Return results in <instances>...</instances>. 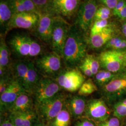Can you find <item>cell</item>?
I'll return each instance as SVG.
<instances>
[{
    "instance_id": "40",
    "label": "cell",
    "mask_w": 126,
    "mask_h": 126,
    "mask_svg": "<svg viewBox=\"0 0 126 126\" xmlns=\"http://www.w3.org/2000/svg\"><path fill=\"white\" fill-rule=\"evenodd\" d=\"M0 126H14V125L9 120L4 121L1 124Z\"/></svg>"
},
{
    "instance_id": "42",
    "label": "cell",
    "mask_w": 126,
    "mask_h": 126,
    "mask_svg": "<svg viewBox=\"0 0 126 126\" xmlns=\"http://www.w3.org/2000/svg\"><path fill=\"white\" fill-rule=\"evenodd\" d=\"M34 126H47L46 125H45L44 123H36V124H35Z\"/></svg>"
},
{
    "instance_id": "33",
    "label": "cell",
    "mask_w": 126,
    "mask_h": 126,
    "mask_svg": "<svg viewBox=\"0 0 126 126\" xmlns=\"http://www.w3.org/2000/svg\"><path fill=\"white\" fill-rule=\"evenodd\" d=\"M99 126H121L120 119L114 117L99 123Z\"/></svg>"
},
{
    "instance_id": "23",
    "label": "cell",
    "mask_w": 126,
    "mask_h": 126,
    "mask_svg": "<svg viewBox=\"0 0 126 126\" xmlns=\"http://www.w3.org/2000/svg\"><path fill=\"white\" fill-rule=\"evenodd\" d=\"M115 75L106 70L99 71L95 75V81L99 86H103L111 81Z\"/></svg>"
},
{
    "instance_id": "6",
    "label": "cell",
    "mask_w": 126,
    "mask_h": 126,
    "mask_svg": "<svg viewBox=\"0 0 126 126\" xmlns=\"http://www.w3.org/2000/svg\"><path fill=\"white\" fill-rule=\"evenodd\" d=\"M61 87L56 81L48 78L41 79L33 92L35 103L37 105L58 94Z\"/></svg>"
},
{
    "instance_id": "13",
    "label": "cell",
    "mask_w": 126,
    "mask_h": 126,
    "mask_svg": "<svg viewBox=\"0 0 126 126\" xmlns=\"http://www.w3.org/2000/svg\"><path fill=\"white\" fill-rule=\"evenodd\" d=\"M95 0H87L81 4L79 10L77 23L83 32H86L90 27L97 10Z\"/></svg>"
},
{
    "instance_id": "39",
    "label": "cell",
    "mask_w": 126,
    "mask_h": 126,
    "mask_svg": "<svg viewBox=\"0 0 126 126\" xmlns=\"http://www.w3.org/2000/svg\"><path fill=\"white\" fill-rule=\"evenodd\" d=\"M117 16L122 20L126 19V5L118 14Z\"/></svg>"
},
{
    "instance_id": "36",
    "label": "cell",
    "mask_w": 126,
    "mask_h": 126,
    "mask_svg": "<svg viewBox=\"0 0 126 126\" xmlns=\"http://www.w3.org/2000/svg\"><path fill=\"white\" fill-rule=\"evenodd\" d=\"M96 13L110 16L111 14V9H110L106 6L101 7L99 9H97Z\"/></svg>"
},
{
    "instance_id": "11",
    "label": "cell",
    "mask_w": 126,
    "mask_h": 126,
    "mask_svg": "<svg viewBox=\"0 0 126 126\" xmlns=\"http://www.w3.org/2000/svg\"><path fill=\"white\" fill-rule=\"evenodd\" d=\"M39 15L33 12L14 14L7 25L8 30L15 28L31 30L37 25Z\"/></svg>"
},
{
    "instance_id": "32",
    "label": "cell",
    "mask_w": 126,
    "mask_h": 126,
    "mask_svg": "<svg viewBox=\"0 0 126 126\" xmlns=\"http://www.w3.org/2000/svg\"><path fill=\"white\" fill-rule=\"evenodd\" d=\"M79 67L82 73L86 76L91 77L94 76L90 66L85 59H84Z\"/></svg>"
},
{
    "instance_id": "18",
    "label": "cell",
    "mask_w": 126,
    "mask_h": 126,
    "mask_svg": "<svg viewBox=\"0 0 126 126\" xmlns=\"http://www.w3.org/2000/svg\"><path fill=\"white\" fill-rule=\"evenodd\" d=\"M33 101L29 94L23 93L19 95L9 110L10 113L24 112L32 110Z\"/></svg>"
},
{
    "instance_id": "43",
    "label": "cell",
    "mask_w": 126,
    "mask_h": 126,
    "mask_svg": "<svg viewBox=\"0 0 126 126\" xmlns=\"http://www.w3.org/2000/svg\"><path fill=\"white\" fill-rule=\"evenodd\" d=\"M126 126V121L124 122V123L123 124V126Z\"/></svg>"
},
{
    "instance_id": "7",
    "label": "cell",
    "mask_w": 126,
    "mask_h": 126,
    "mask_svg": "<svg viewBox=\"0 0 126 126\" xmlns=\"http://www.w3.org/2000/svg\"><path fill=\"white\" fill-rule=\"evenodd\" d=\"M104 96L109 100H122L126 98V73L115 75L108 83L103 86Z\"/></svg>"
},
{
    "instance_id": "28",
    "label": "cell",
    "mask_w": 126,
    "mask_h": 126,
    "mask_svg": "<svg viewBox=\"0 0 126 126\" xmlns=\"http://www.w3.org/2000/svg\"><path fill=\"white\" fill-rule=\"evenodd\" d=\"M85 59L88 63L94 76L99 71L100 65L99 59L93 55L88 54H87Z\"/></svg>"
},
{
    "instance_id": "34",
    "label": "cell",
    "mask_w": 126,
    "mask_h": 126,
    "mask_svg": "<svg viewBox=\"0 0 126 126\" xmlns=\"http://www.w3.org/2000/svg\"><path fill=\"white\" fill-rule=\"evenodd\" d=\"M126 5V0H119L115 8L113 9V13L114 16H117L118 14L122 10V9Z\"/></svg>"
},
{
    "instance_id": "4",
    "label": "cell",
    "mask_w": 126,
    "mask_h": 126,
    "mask_svg": "<svg viewBox=\"0 0 126 126\" xmlns=\"http://www.w3.org/2000/svg\"><path fill=\"white\" fill-rule=\"evenodd\" d=\"M56 79L61 88L70 92L78 91L85 81V77L76 68L61 71Z\"/></svg>"
},
{
    "instance_id": "2",
    "label": "cell",
    "mask_w": 126,
    "mask_h": 126,
    "mask_svg": "<svg viewBox=\"0 0 126 126\" xmlns=\"http://www.w3.org/2000/svg\"><path fill=\"white\" fill-rule=\"evenodd\" d=\"M9 44L15 54L20 57L34 58L42 52L40 44L27 35H16L9 40Z\"/></svg>"
},
{
    "instance_id": "19",
    "label": "cell",
    "mask_w": 126,
    "mask_h": 126,
    "mask_svg": "<svg viewBox=\"0 0 126 126\" xmlns=\"http://www.w3.org/2000/svg\"><path fill=\"white\" fill-rule=\"evenodd\" d=\"M113 31L109 26L102 32L90 36V42L92 47L95 49H99L106 45L109 41L113 37Z\"/></svg>"
},
{
    "instance_id": "24",
    "label": "cell",
    "mask_w": 126,
    "mask_h": 126,
    "mask_svg": "<svg viewBox=\"0 0 126 126\" xmlns=\"http://www.w3.org/2000/svg\"><path fill=\"white\" fill-rule=\"evenodd\" d=\"M98 90V88L91 79H88L82 85L78 90V94L81 96L91 94Z\"/></svg>"
},
{
    "instance_id": "22",
    "label": "cell",
    "mask_w": 126,
    "mask_h": 126,
    "mask_svg": "<svg viewBox=\"0 0 126 126\" xmlns=\"http://www.w3.org/2000/svg\"><path fill=\"white\" fill-rule=\"evenodd\" d=\"M13 14L8 1L1 0L0 3V25L8 24Z\"/></svg>"
},
{
    "instance_id": "27",
    "label": "cell",
    "mask_w": 126,
    "mask_h": 126,
    "mask_svg": "<svg viewBox=\"0 0 126 126\" xmlns=\"http://www.w3.org/2000/svg\"><path fill=\"white\" fill-rule=\"evenodd\" d=\"M108 20H99L95 21L90 31V36H93L102 32L107 27H108Z\"/></svg>"
},
{
    "instance_id": "37",
    "label": "cell",
    "mask_w": 126,
    "mask_h": 126,
    "mask_svg": "<svg viewBox=\"0 0 126 126\" xmlns=\"http://www.w3.org/2000/svg\"><path fill=\"white\" fill-rule=\"evenodd\" d=\"M35 4L39 9L43 8L47 3L49 0H32Z\"/></svg>"
},
{
    "instance_id": "26",
    "label": "cell",
    "mask_w": 126,
    "mask_h": 126,
    "mask_svg": "<svg viewBox=\"0 0 126 126\" xmlns=\"http://www.w3.org/2000/svg\"><path fill=\"white\" fill-rule=\"evenodd\" d=\"M113 114L114 117L120 119L126 117V98L118 101L114 104Z\"/></svg>"
},
{
    "instance_id": "44",
    "label": "cell",
    "mask_w": 126,
    "mask_h": 126,
    "mask_svg": "<svg viewBox=\"0 0 126 126\" xmlns=\"http://www.w3.org/2000/svg\"><path fill=\"white\" fill-rule=\"evenodd\" d=\"M125 67H126V62H125Z\"/></svg>"
},
{
    "instance_id": "21",
    "label": "cell",
    "mask_w": 126,
    "mask_h": 126,
    "mask_svg": "<svg viewBox=\"0 0 126 126\" xmlns=\"http://www.w3.org/2000/svg\"><path fill=\"white\" fill-rule=\"evenodd\" d=\"M71 121V114L65 105L63 109L53 119L50 126H69Z\"/></svg>"
},
{
    "instance_id": "14",
    "label": "cell",
    "mask_w": 126,
    "mask_h": 126,
    "mask_svg": "<svg viewBox=\"0 0 126 126\" xmlns=\"http://www.w3.org/2000/svg\"><path fill=\"white\" fill-rule=\"evenodd\" d=\"M37 32L39 38L45 43H51L53 29L54 20L50 14L42 13L39 15Z\"/></svg>"
},
{
    "instance_id": "8",
    "label": "cell",
    "mask_w": 126,
    "mask_h": 126,
    "mask_svg": "<svg viewBox=\"0 0 126 126\" xmlns=\"http://www.w3.org/2000/svg\"><path fill=\"white\" fill-rule=\"evenodd\" d=\"M66 99L64 95L59 93L53 98L39 104L37 108L41 115L46 120L51 121L63 109Z\"/></svg>"
},
{
    "instance_id": "25",
    "label": "cell",
    "mask_w": 126,
    "mask_h": 126,
    "mask_svg": "<svg viewBox=\"0 0 126 126\" xmlns=\"http://www.w3.org/2000/svg\"><path fill=\"white\" fill-rule=\"evenodd\" d=\"M106 47L111 50L122 51L126 49V40L120 37H112L107 43Z\"/></svg>"
},
{
    "instance_id": "38",
    "label": "cell",
    "mask_w": 126,
    "mask_h": 126,
    "mask_svg": "<svg viewBox=\"0 0 126 126\" xmlns=\"http://www.w3.org/2000/svg\"><path fill=\"white\" fill-rule=\"evenodd\" d=\"M75 126H95L93 123L88 120H83L78 122Z\"/></svg>"
},
{
    "instance_id": "17",
    "label": "cell",
    "mask_w": 126,
    "mask_h": 126,
    "mask_svg": "<svg viewBox=\"0 0 126 126\" xmlns=\"http://www.w3.org/2000/svg\"><path fill=\"white\" fill-rule=\"evenodd\" d=\"M79 0H53L54 9L63 16L70 17L76 11Z\"/></svg>"
},
{
    "instance_id": "1",
    "label": "cell",
    "mask_w": 126,
    "mask_h": 126,
    "mask_svg": "<svg viewBox=\"0 0 126 126\" xmlns=\"http://www.w3.org/2000/svg\"><path fill=\"white\" fill-rule=\"evenodd\" d=\"M86 55V45L83 36L75 28L70 29L62 56L66 66L69 68H76Z\"/></svg>"
},
{
    "instance_id": "45",
    "label": "cell",
    "mask_w": 126,
    "mask_h": 126,
    "mask_svg": "<svg viewBox=\"0 0 126 126\" xmlns=\"http://www.w3.org/2000/svg\"></svg>"
},
{
    "instance_id": "35",
    "label": "cell",
    "mask_w": 126,
    "mask_h": 126,
    "mask_svg": "<svg viewBox=\"0 0 126 126\" xmlns=\"http://www.w3.org/2000/svg\"><path fill=\"white\" fill-rule=\"evenodd\" d=\"M105 6L110 9H113L118 2V0H99Z\"/></svg>"
},
{
    "instance_id": "15",
    "label": "cell",
    "mask_w": 126,
    "mask_h": 126,
    "mask_svg": "<svg viewBox=\"0 0 126 126\" xmlns=\"http://www.w3.org/2000/svg\"><path fill=\"white\" fill-rule=\"evenodd\" d=\"M86 102L81 96H73L66 99L65 106L74 118L80 117L85 112Z\"/></svg>"
},
{
    "instance_id": "9",
    "label": "cell",
    "mask_w": 126,
    "mask_h": 126,
    "mask_svg": "<svg viewBox=\"0 0 126 126\" xmlns=\"http://www.w3.org/2000/svg\"><path fill=\"white\" fill-rule=\"evenodd\" d=\"M69 31L67 24L64 21L61 19L54 21L50 43L53 51L58 53L62 58Z\"/></svg>"
},
{
    "instance_id": "12",
    "label": "cell",
    "mask_w": 126,
    "mask_h": 126,
    "mask_svg": "<svg viewBox=\"0 0 126 126\" xmlns=\"http://www.w3.org/2000/svg\"><path fill=\"white\" fill-rule=\"evenodd\" d=\"M25 93L27 92L20 83L15 77L13 78L6 90L0 94V110H9L18 96Z\"/></svg>"
},
{
    "instance_id": "16",
    "label": "cell",
    "mask_w": 126,
    "mask_h": 126,
    "mask_svg": "<svg viewBox=\"0 0 126 126\" xmlns=\"http://www.w3.org/2000/svg\"><path fill=\"white\" fill-rule=\"evenodd\" d=\"M13 14L23 12L41 13L32 0H9L8 1Z\"/></svg>"
},
{
    "instance_id": "5",
    "label": "cell",
    "mask_w": 126,
    "mask_h": 126,
    "mask_svg": "<svg viewBox=\"0 0 126 126\" xmlns=\"http://www.w3.org/2000/svg\"><path fill=\"white\" fill-rule=\"evenodd\" d=\"M99 59L104 70L115 73L125 67L126 52L114 50L105 51L100 53Z\"/></svg>"
},
{
    "instance_id": "41",
    "label": "cell",
    "mask_w": 126,
    "mask_h": 126,
    "mask_svg": "<svg viewBox=\"0 0 126 126\" xmlns=\"http://www.w3.org/2000/svg\"><path fill=\"white\" fill-rule=\"evenodd\" d=\"M122 32L126 37V23H125L122 26Z\"/></svg>"
},
{
    "instance_id": "31",
    "label": "cell",
    "mask_w": 126,
    "mask_h": 126,
    "mask_svg": "<svg viewBox=\"0 0 126 126\" xmlns=\"http://www.w3.org/2000/svg\"><path fill=\"white\" fill-rule=\"evenodd\" d=\"M12 79H11L10 77L7 75H5L3 76L0 77V94H2L12 80Z\"/></svg>"
},
{
    "instance_id": "3",
    "label": "cell",
    "mask_w": 126,
    "mask_h": 126,
    "mask_svg": "<svg viewBox=\"0 0 126 126\" xmlns=\"http://www.w3.org/2000/svg\"><path fill=\"white\" fill-rule=\"evenodd\" d=\"M61 57L52 51L38 58L34 63L38 73L44 78H57L61 72Z\"/></svg>"
},
{
    "instance_id": "30",
    "label": "cell",
    "mask_w": 126,
    "mask_h": 126,
    "mask_svg": "<svg viewBox=\"0 0 126 126\" xmlns=\"http://www.w3.org/2000/svg\"><path fill=\"white\" fill-rule=\"evenodd\" d=\"M9 120L14 126H23V112L10 113Z\"/></svg>"
},
{
    "instance_id": "20",
    "label": "cell",
    "mask_w": 126,
    "mask_h": 126,
    "mask_svg": "<svg viewBox=\"0 0 126 126\" xmlns=\"http://www.w3.org/2000/svg\"><path fill=\"white\" fill-rule=\"evenodd\" d=\"M10 61V50L4 39L0 36V77L6 74Z\"/></svg>"
},
{
    "instance_id": "29",
    "label": "cell",
    "mask_w": 126,
    "mask_h": 126,
    "mask_svg": "<svg viewBox=\"0 0 126 126\" xmlns=\"http://www.w3.org/2000/svg\"><path fill=\"white\" fill-rule=\"evenodd\" d=\"M23 126H34L36 114L32 110L23 112Z\"/></svg>"
},
{
    "instance_id": "10",
    "label": "cell",
    "mask_w": 126,
    "mask_h": 126,
    "mask_svg": "<svg viewBox=\"0 0 126 126\" xmlns=\"http://www.w3.org/2000/svg\"><path fill=\"white\" fill-rule=\"evenodd\" d=\"M85 113L88 118L99 123L109 119L111 112L103 99H96L87 102Z\"/></svg>"
}]
</instances>
